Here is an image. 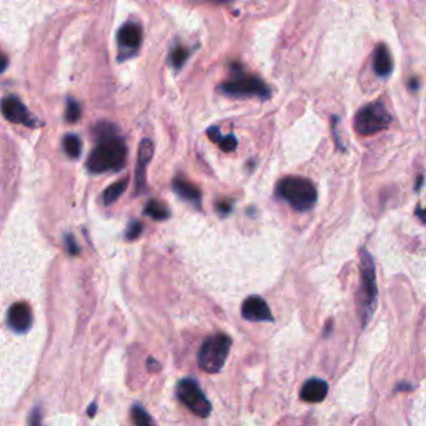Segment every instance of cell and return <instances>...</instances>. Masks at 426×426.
Here are the masks:
<instances>
[{
	"mask_svg": "<svg viewBox=\"0 0 426 426\" xmlns=\"http://www.w3.org/2000/svg\"><path fill=\"white\" fill-rule=\"evenodd\" d=\"M99 145L92 150L87 160V168L93 173L118 172L125 167L127 146L117 135V130L109 123H102L95 128Z\"/></svg>",
	"mask_w": 426,
	"mask_h": 426,
	"instance_id": "cell-1",
	"label": "cell"
},
{
	"mask_svg": "<svg viewBox=\"0 0 426 426\" xmlns=\"http://www.w3.org/2000/svg\"><path fill=\"white\" fill-rule=\"evenodd\" d=\"M359 272H362V280H359V293H358V313L362 318V325L366 327L370 323L376 310V298H378V287H376V273L373 256L368 250L363 248L359 253Z\"/></svg>",
	"mask_w": 426,
	"mask_h": 426,
	"instance_id": "cell-2",
	"label": "cell"
},
{
	"mask_svg": "<svg viewBox=\"0 0 426 426\" xmlns=\"http://www.w3.org/2000/svg\"><path fill=\"white\" fill-rule=\"evenodd\" d=\"M277 195L298 212L310 210L318 200L317 186L303 177H285L277 185Z\"/></svg>",
	"mask_w": 426,
	"mask_h": 426,
	"instance_id": "cell-3",
	"label": "cell"
},
{
	"mask_svg": "<svg viewBox=\"0 0 426 426\" xmlns=\"http://www.w3.org/2000/svg\"><path fill=\"white\" fill-rule=\"evenodd\" d=\"M232 348V338L225 333H215L203 341L198 350V365L205 373H219L225 366Z\"/></svg>",
	"mask_w": 426,
	"mask_h": 426,
	"instance_id": "cell-4",
	"label": "cell"
},
{
	"mask_svg": "<svg viewBox=\"0 0 426 426\" xmlns=\"http://www.w3.org/2000/svg\"><path fill=\"white\" fill-rule=\"evenodd\" d=\"M219 90L224 95L228 97H259V99H268L270 97V88L266 83L261 82L259 77H253V75L240 72L235 75L232 80H226L221 83Z\"/></svg>",
	"mask_w": 426,
	"mask_h": 426,
	"instance_id": "cell-5",
	"label": "cell"
},
{
	"mask_svg": "<svg viewBox=\"0 0 426 426\" xmlns=\"http://www.w3.org/2000/svg\"><path fill=\"white\" fill-rule=\"evenodd\" d=\"M392 123V115L385 109L381 102H373L363 106L362 110L355 117V130L359 135H373L385 130L386 127Z\"/></svg>",
	"mask_w": 426,
	"mask_h": 426,
	"instance_id": "cell-6",
	"label": "cell"
},
{
	"mask_svg": "<svg viewBox=\"0 0 426 426\" xmlns=\"http://www.w3.org/2000/svg\"><path fill=\"white\" fill-rule=\"evenodd\" d=\"M177 398L184 406L188 408L195 416L207 418L212 413V405L202 392L200 385L193 378H184L177 385Z\"/></svg>",
	"mask_w": 426,
	"mask_h": 426,
	"instance_id": "cell-7",
	"label": "cell"
},
{
	"mask_svg": "<svg viewBox=\"0 0 426 426\" xmlns=\"http://www.w3.org/2000/svg\"><path fill=\"white\" fill-rule=\"evenodd\" d=\"M2 114L4 117L13 123H20V125L25 127H39L37 118L25 109V105L22 104L17 97H7V99H4Z\"/></svg>",
	"mask_w": 426,
	"mask_h": 426,
	"instance_id": "cell-8",
	"label": "cell"
},
{
	"mask_svg": "<svg viewBox=\"0 0 426 426\" xmlns=\"http://www.w3.org/2000/svg\"><path fill=\"white\" fill-rule=\"evenodd\" d=\"M34 323V315L32 308L29 305L24 303V301H19V303H13L11 308H8L7 313V325L11 327L12 331L19 333V335H24L32 328Z\"/></svg>",
	"mask_w": 426,
	"mask_h": 426,
	"instance_id": "cell-9",
	"label": "cell"
},
{
	"mask_svg": "<svg viewBox=\"0 0 426 426\" xmlns=\"http://www.w3.org/2000/svg\"><path fill=\"white\" fill-rule=\"evenodd\" d=\"M242 317L248 322H273L270 306L261 296H248L242 305Z\"/></svg>",
	"mask_w": 426,
	"mask_h": 426,
	"instance_id": "cell-10",
	"label": "cell"
},
{
	"mask_svg": "<svg viewBox=\"0 0 426 426\" xmlns=\"http://www.w3.org/2000/svg\"><path fill=\"white\" fill-rule=\"evenodd\" d=\"M142 42V29L139 24H125L118 30V47L122 53L132 55Z\"/></svg>",
	"mask_w": 426,
	"mask_h": 426,
	"instance_id": "cell-11",
	"label": "cell"
},
{
	"mask_svg": "<svg viewBox=\"0 0 426 426\" xmlns=\"http://www.w3.org/2000/svg\"><path fill=\"white\" fill-rule=\"evenodd\" d=\"M153 157V144L152 140L145 139L142 140L139 146V160H137V193H142L145 188V175H146V165L150 163V160Z\"/></svg>",
	"mask_w": 426,
	"mask_h": 426,
	"instance_id": "cell-12",
	"label": "cell"
},
{
	"mask_svg": "<svg viewBox=\"0 0 426 426\" xmlns=\"http://www.w3.org/2000/svg\"><path fill=\"white\" fill-rule=\"evenodd\" d=\"M328 393V383L325 380L320 378H310L306 383L301 386L300 398L306 403H322L327 398Z\"/></svg>",
	"mask_w": 426,
	"mask_h": 426,
	"instance_id": "cell-13",
	"label": "cell"
},
{
	"mask_svg": "<svg viewBox=\"0 0 426 426\" xmlns=\"http://www.w3.org/2000/svg\"><path fill=\"white\" fill-rule=\"evenodd\" d=\"M172 188L175 190V193L179 195L180 198H184V200H186V202L193 203V205L197 208L202 207V192H200L198 186L192 184L190 180L184 179V177H177V179L173 180Z\"/></svg>",
	"mask_w": 426,
	"mask_h": 426,
	"instance_id": "cell-14",
	"label": "cell"
},
{
	"mask_svg": "<svg viewBox=\"0 0 426 426\" xmlns=\"http://www.w3.org/2000/svg\"><path fill=\"white\" fill-rule=\"evenodd\" d=\"M373 67H375V72L380 75V77H388L393 70V62L392 55H390L388 47L380 43L375 50V59H373Z\"/></svg>",
	"mask_w": 426,
	"mask_h": 426,
	"instance_id": "cell-15",
	"label": "cell"
},
{
	"mask_svg": "<svg viewBox=\"0 0 426 426\" xmlns=\"http://www.w3.org/2000/svg\"><path fill=\"white\" fill-rule=\"evenodd\" d=\"M144 213L153 220H168L172 217L170 208L163 202H160V200H150L145 205Z\"/></svg>",
	"mask_w": 426,
	"mask_h": 426,
	"instance_id": "cell-16",
	"label": "cell"
},
{
	"mask_svg": "<svg viewBox=\"0 0 426 426\" xmlns=\"http://www.w3.org/2000/svg\"><path fill=\"white\" fill-rule=\"evenodd\" d=\"M128 186V179L125 177V179L115 181V184H112L110 186H106L105 192H104V203L106 207H110L112 203L117 202V200L122 197L123 192L127 190Z\"/></svg>",
	"mask_w": 426,
	"mask_h": 426,
	"instance_id": "cell-17",
	"label": "cell"
},
{
	"mask_svg": "<svg viewBox=\"0 0 426 426\" xmlns=\"http://www.w3.org/2000/svg\"><path fill=\"white\" fill-rule=\"evenodd\" d=\"M130 416H132V425L133 426H157L155 425V421L152 420V416L146 413L142 405H133L130 410Z\"/></svg>",
	"mask_w": 426,
	"mask_h": 426,
	"instance_id": "cell-18",
	"label": "cell"
},
{
	"mask_svg": "<svg viewBox=\"0 0 426 426\" xmlns=\"http://www.w3.org/2000/svg\"><path fill=\"white\" fill-rule=\"evenodd\" d=\"M64 150L70 158H77L82 150V142L77 135H67L64 139Z\"/></svg>",
	"mask_w": 426,
	"mask_h": 426,
	"instance_id": "cell-19",
	"label": "cell"
},
{
	"mask_svg": "<svg viewBox=\"0 0 426 426\" xmlns=\"http://www.w3.org/2000/svg\"><path fill=\"white\" fill-rule=\"evenodd\" d=\"M186 59H188V50L184 47H175L170 53V64L175 67V69H181L184 67V64L186 62Z\"/></svg>",
	"mask_w": 426,
	"mask_h": 426,
	"instance_id": "cell-20",
	"label": "cell"
},
{
	"mask_svg": "<svg viewBox=\"0 0 426 426\" xmlns=\"http://www.w3.org/2000/svg\"><path fill=\"white\" fill-rule=\"evenodd\" d=\"M80 115H82V109H80V105L74 99H69V102H67V112H65L67 122L75 123L80 118Z\"/></svg>",
	"mask_w": 426,
	"mask_h": 426,
	"instance_id": "cell-21",
	"label": "cell"
},
{
	"mask_svg": "<svg viewBox=\"0 0 426 426\" xmlns=\"http://www.w3.org/2000/svg\"><path fill=\"white\" fill-rule=\"evenodd\" d=\"M142 230H144V225H142L140 221H137V220L130 221V224H128V226H127L125 238H127V240H135V238H139V237H140V233H142Z\"/></svg>",
	"mask_w": 426,
	"mask_h": 426,
	"instance_id": "cell-22",
	"label": "cell"
},
{
	"mask_svg": "<svg viewBox=\"0 0 426 426\" xmlns=\"http://www.w3.org/2000/svg\"><path fill=\"white\" fill-rule=\"evenodd\" d=\"M217 144L220 145V149L224 150V152H233V150L237 149V139H235L233 135L220 137V140L217 142Z\"/></svg>",
	"mask_w": 426,
	"mask_h": 426,
	"instance_id": "cell-23",
	"label": "cell"
},
{
	"mask_svg": "<svg viewBox=\"0 0 426 426\" xmlns=\"http://www.w3.org/2000/svg\"><path fill=\"white\" fill-rule=\"evenodd\" d=\"M65 245H67V252H69L70 256H77L80 253V248L77 245V242H75L72 233L65 235Z\"/></svg>",
	"mask_w": 426,
	"mask_h": 426,
	"instance_id": "cell-24",
	"label": "cell"
},
{
	"mask_svg": "<svg viewBox=\"0 0 426 426\" xmlns=\"http://www.w3.org/2000/svg\"><path fill=\"white\" fill-rule=\"evenodd\" d=\"M29 426H42V408L35 406L29 416Z\"/></svg>",
	"mask_w": 426,
	"mask_h": 426,
	"instance_id": "cell-25",
	"label": "cell"
},
{
	"mask_svg": "<svg viewBox=\"0 0 426 426\" xmlns=\"http://www.w3.org/2000/svg\"><path fill=\"white\" fill-rule=\"evenodd\" d=\"M217 210L220 212L221 217L228 215V213L232 212V203L226 202V200H225V202H219V203H217Z\"/></svg>",
	"mask_w": 426,
	"mask_h": 426,
	"instance_id": "cell-26",
	"label": "cell"
},
{
	"mask_svg": "<svg viewBox=\"0 0 426 426\" xmlns=\"http://www.w3.org/2000/svg\"><path fill=\"white\" fill-rule=\"evenodd\" d=\"M416 217H420V220L426 225V210H423V208H416Z\"/></svg>",
	"mask_w": 426,
	"mask_h": 426,
	"instance_id": "cell-27",
	"label": "cell"
},
{
	"mask_svg": "<svg viewBox=\"0 0 426 426\" xmlns=\"http://www.w3.org/2000/svg\"><path fill=\"white\" fill-rule=\"evenodd\" d=\"M97 415V403H90L88 406V416H95Z\"/></svg>",
	"mask_w": 426,
	"mask_h": 426,
	"instance_id": "cell-28",
	"label": "cell"
},
{
	"mask_svg": "<svg viewBox=\"0 0 426 426\" xmlns=\"http://www.w3.org/2000/svg\"><path fill=\"white\" fill-rule=\"evenodd\" d=\"M418 78H411V82H410V88L411 90H416V88H418Z\"/></svg>",
	"mask_w": 426,
	"mask_h": 426,
	"instance_id": "cell-29",
	"label": "cell"
},
{
	"mask_svg": "<svg viewBox=\"0 0 426 426\" xmlns=\"http://www.w3.org/2000/svg\"><path fill=\"white\" fill-rule=\"evenodd\" d=\"M421 185H423V177H418V181H416V192H418V190L421 188Z\"/></svg>",
	"mask_w": 426,
	"mask_h": 426,
	"instance_id": "cell-30",
	"label": "cell"
},
{
	"mask_svg": "<svg viewBox=\"0 0 426 426\" xmlns=\"http://www.w3.org/2000/svg\"><path fill=\"white\" fill-rule=\"evenodd\" d=\"M397 390H411V386L410 385H399Z\"/></svg>",
	"mask_w": 426,
	"mask_h": 426,
	"instance_id": "cell-31",
	"label": "cell"
}]
</instances>
